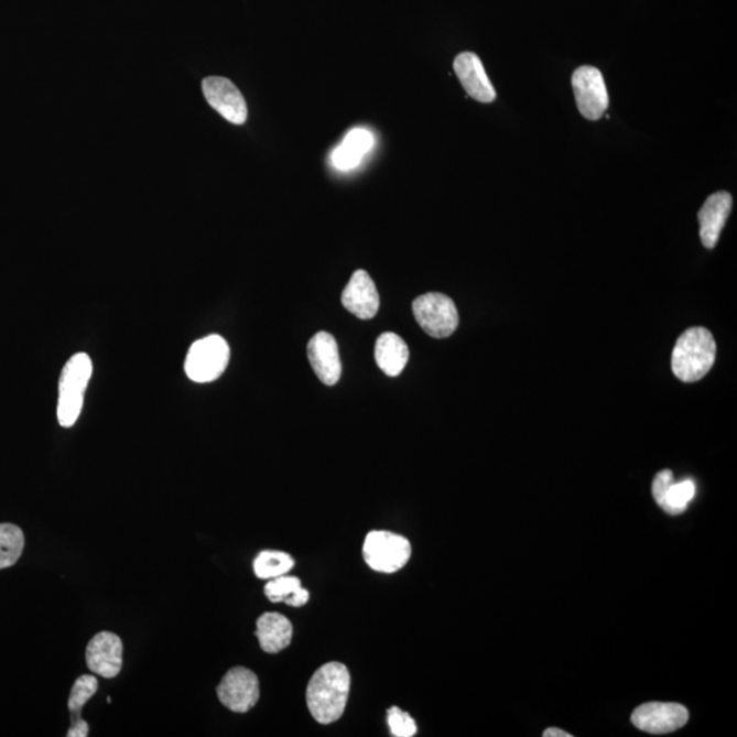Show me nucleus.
I'll return each mask as SVG.
<instances>
[{
  "instance_id": "obj_1",
  "label": "nucleus",
  "mask_w": 737,
  "mask_h": 737,
  "mask_svg": "<svg viewBox=\"0 0 737 737\" xmlns=\"http://www.w3.org/2000/svg\"><path fill=\"white\" fill-rule=\"evenodd\" d=\"M350 684V672L340 662H329L314 673L307 685L306 702L317 723L338 722L345 713Z\"/></svg>"
},
{
  "instance_id": "obj_2",
  "label": "nucleus",
  "mask_w": 737,
  "mask_h": 737,
  "mask_svg": "<svg viewBox=\"0 0 737 737\" xmlns=\"http://www.w3.org/2000/svg\"><path fill=\"white\" fill-rule=\"evenodd\" d=\"M717 346L711 330L694 327L685 330L672 353V370L680 381L695 382L713 368Z\"/></svg>"
},
{
  "instance_id": "obj_3",
  "label": "nucleus",
  "mask_w": 737,
  "mask_h": 737,
  "mask_svg": "<svg viewBox=\"0 0 737 737\" xmlns=\"http://www.w3.org/2000/svg\"><path fill=\"white\" fill-rule=\"evenodd\" d=\"M93 361L88 354L78 353L68 359L59 380L58 421L63 427L76 424L84 408L85 391L93 377Z\"/></svg>"
},
{
  "instance_id": "obj_4",
  "label": "nucleus",
  "mask_w": 737,
  "mask_h": 737,
  "mask_svg": "<svg viewBox=\"0 0 737 737\" xmlns=\"http://www.w3.org/2000/svg\"><path fill=\"white\" fill-rule=\"evenodd\" d=\"M230 362V347L219 335L194 342L185 361V371L194 382H213L225 373Z\"/></svg>"
},
{
  "instance_id": "obj_5",
  "label": "nucleus",
  "mask_w": 737,
  "mask_h": 737,
  "mask_svg": "<svg viewBox=\"0 0 737 737\" xmlns=\"http://www.w3.org/2000/svg\"><path fill=\"white\" fill-rule=\"evenodd\" d=\"M416 323L432 338L444 339L453 335L459 325L458 308L449 296L427 293L413 302Z\"/></svg>"
},
{
  "instance_id": "obj_6",
  "label": "nucleus",
  "mask_w": 737,
  "mask_h": 737,
  "mask_svg": "<svg viewBox=\"0 0 737 737\" xmlns=\"http://www.w3.org/2000/svg\"><path fill=\"white\" fill-rule=\"evenodd\" d=\"M410 556V541L402 535L390 531H370L365 540V562L379 573H397L408 564Z\"/></svg>"
},
{
  "instance_id": "obj_7",
  "label": "nucleus",
  "mask_w": 737,
  "mask_h": 737,
  "mask_svg": "<svg viewBox=\"0 0 737 737\" xmlns=\"http://www.w3.org/2000/svg\"><path fill=\"white\" fill-rule=\"evenodd\" d=\"M573 88L576 106L582 116L597 121L608 110L609 96L601 72L596 67L584 66L575 71Z\"/></svg>"
},
{
  "instance_id": "obj_8",
  "label": "nucleus",
  "mask_w": 737,
  "mask_h": 737,
  "mask_svg": "<svg viewBox=\"0 0 737 737\" xmlns=\"http://www.w3.org/2000/svg\"><path fill=\"white\" fill-rule=\"evenodd\" d=\"M217 696L231 712H249L260 700L259 678L243 666L232 668L217 685Z\"/></svg>"
},
{
  "instance_id": "obj_9",
  "label": "nucleus",
  "mask_w": 737,
  "mask_h": 737,
  "mask_svg": "<svg viewBox=\"0 0 737 737\" xmlns=\"http://www.w3.org/2000/svg\"><path fill=\"white\" fill-rule=\"evenodd\" d=\"M689 717V711L683 705L650 702L633 711L631 722L643 733L662 735L683 728Z\"/></svg>"
},
{
  "instance_id": "obj_10",
  "label": "nucleus",
  "mask_w": 737,
  "mask_h": 737,
  "mask_svg": "<svg viewBox=\"0 0 737 737\" xmlns=\"http://www.w3.org/2000/svg\"><path fill=\"white\" fill-rule=\"evenodd\" d=\"M203 93L209 106L234 124H243L248 119V106L239 89L230 79L208 77L203 82Z\"/></svg>"
},
{
  "instance_id": "obj_11",
  "label": "nucleus",
  "mask_w": 737,
  "mask_h": 737,
  "mask_svg": "<svg viewBox=\"0 0 737 737\" xmlns=\"http://www.w3.org/2000/svg\"><path fill=\"white\" fill-rule=\"evenodd\" d=\"M123 644L116 633L102 631L94 637L87 648V664L101 678L112 679L122 670Z\"/></svg>"
},
{
  "instance_id": "obj_12",
  "label": "nucleus",
  "mask_w": 737,
  "mask_h": 737,
  "mask_svg": "<svg viewBox=\"0 0 737 737\" xmlns=\"http://www.w3.org/2000/svg\"><path fill=\"white\" fill-rule=\"evenodd\" d=\"M307 357L314 373L325 386H335L340 380L342 361L338 343L328 333H318L307 345Z\"/></svg>"
},
{
  "instance_id": "obj_13",
  "label": "nucleus",
  "mask_w": 737,
  "mask_h": 737,
  "mask_svg": "<svg viewBox=\"0 0 737 737\" xmlns=\"http://www.w3.org/2000/svg\"><path fill=\"white\" fill-rule=\"evenodd\" d=\"M342 304L348 312L361 319L373 318L379 312L380 295L367 271L353 273L350 282L342 294Z\"/></svg>"
},
{
  "instance_id": "obj_14",
  "label": "nucleus",
  "mask_w": 737,
  "mask_h": 737,
  "mask_svg": "<svg viewBox=\"0 0 737 737\" xmlns=\"http://www.w3.org/2000/svg\"><path fill=\"white\" fill-rule=\"evenodd\" d=\"M454 71L462 87L474 100L491 102L496 99V90L485 72L481 59L476 54L463 53L456 56Z\"/></svg>"
},
{
  "instance_id": "obj_15",
  "label": "nucleus",
  "mask_w": 737,
  "mask_h": 737,
  "mask_svg": "<svg viewBox=\"0 0 737 737\" xmlns=\"http://www.w3.org/2000/svg\"><path fill=\"white\" fill-rule=\"evenodd\" d=\"M730 209H733V197L727 192L714 193L706 199L698 214L700 236L705 248L713 249L717 245Z\"/></svg>"
},
{
  "instance_id": "obj_16",
  "label": "nucleus",
  "mask_w": 737,
  "mask_h": 737,
  "mask_svg": "<svg viewBox=\"0 0 737 737\" xmlns=\"http://www.w3.org/2000/svg\"><path fill=\"white\" fill-rule=\"evenodd\" d=\"M373 144L375 139L371 131L364 128L353 129L348 131L342 144L330 154V163L339 171L356 169L373 148Z\"/></svg>"
},
{
  "instance_id": "obj_17",
  "label": "nucleus",
  "mask_w": 737,
  "mask_h": 737,
  "mask_svg": "<svg viewBox=\"0 0 737 737\" xmlns=\"http://www.w3.org/2000/svg\"><path fill=\"white\" fill-rule=\"evenodd\" d=\"M256 636L265 653L277 654L289 648L293 639V625L283 615L268 613L257 620Z\"/></svg>"
},
{
  "instance_id": "obj_18",
  "label": "nucleus",
  "mask_w": 737,
  "mask_h": 737,
  "mask_svg": "<svg viewBox=\"0 0 737 737\" xmlns=\"http://www.w3.org/2000/svg\"><path fill=\"white\" fill-rule=\"evenodd\" d=\"M375 356L377 367L387 376L397 377L402 373L409 362V347L397 334L386 333L376 342Z\"/></svg>"
},
{
  "instance_id": "obj_19",
  "label": "nucleus",
  "mask_w": 737,
  "mask_h": 737,
  "mask_svg": "<svg viewBox=\"0 0 737 737\" xmlns=\"http://www.w3.org/2000/svg\"><path fill=\"white\" fill-rule=\"evenodd\" d=\"M264 592L271 603H284L294 608L304 607L308 601V592L295 576H278L268 582Z\"/></svg>"
},
{
  "instance_id": "obj_20",
  "label": "nucleus",
  "mask_w": 737,
  "mask_h": 737,
  "mask_svg": "<svg viewBox=\"0 0 737 737\" xmlns=\"http://www.w3.org/2000/svg\"><path fill=\"white\" fill-rule=\"evenodd\" d=\"M695 494L696 487L694 481L684 479V481L680 483L673 481L655 501L666 513L679 516V513L687 510Z\"/></svg>"
},
{
  "instance_id": "obj_21",
  "label": "nucleus",
  "mask_w": 737,
  "mask_h": 737,
  "mask_svg": "<svg viewBox=\"0 0 737 737\" xmlns=\"http://www.w3.org/2000/svg\"><path fill=\"white\" fill-rule=\"evenodd\" d=\"M25 535L19 525L0 523V570L19 562L24 552Z\"/></svg>"
},
{
  "instance_id": "obj_22",
  "label": "nucleus",
  "mask_w": 737,
  "mask_h": 737,
  "mask_svg": "<svg viewBox=\"0 0 737 737\" xmlns=\"http://www.w3.org/2000/svg\"><path fill=\"white\" fill-rule=\"evenodd\" d=\"M294 559L284 552L264 551L254 560V574L260 579H273L289 573Z\"/></svg>"
},
{
  "instance_id": "obj_23",
  "label": "nucleus",
  "mask_w": 737,
  "mask_h": 737,
  "mask_svg": "<svg viewBox=\"0 0 737 737\" xmlns=\"http://www.w3.org/2000/svg\"><path fill=\"white\" fill-rule=\"evenodd\" d=\"M99 683L94 675H83L76 680L72 689L71 698H68V711H71L74 719L82 718L79 713H82L83 707L87 705V702L93 698L96 694Z\"/></svg>"
},
{
  "instance_id": "obj_24",
  "label": "nucleus",
  "mask_w": 737,
  "mask_h": 737,
  "mask_svg": "<svg viewBox=\"0 0 737 737\" xmlns=\"http://www.w3.org/2000/svg\"><path fill=\"white\" fill-rule=\"evenodd\" d=\"M388 724H390L391 734L395 737H411L416 734V725L409 713L400 711L399 707H391L388 711Z\"/></svg>"
},
{
  "instance_id": "obj_25",
  "label": "nucleus",
  "mask_w": 737,
  "mask_h": 737,
  "mask_svg": "<svg viewBox=\"0 0 737 737\" xmlns=\"http://www.w3.org/2000/svg\"><path fill=\"white\" fill-rule=\"evenodd\" d=\"M89 734V725L83 718L74 719L71 729H68V737H87Z\"/></svg>"
},
{
  "instance_id": "obj_26",
  "label": "nucleus",
  "mask_w": 737,
  "mask_h": 737,
  "mask_svg": "<svg viewBox=\"0 0 737 737\" xmlns=\"http://www.w3.org/2000/svg\"><path fill=\"white\" fill-rule=\"evenodd\" d=\"M544 737H573V735H570L568 733H564V730H562V729L550 728V729L545 730Z\"/></svg>"
}]
</instances>
